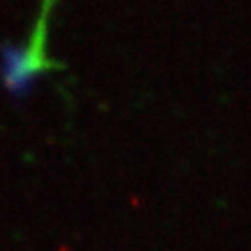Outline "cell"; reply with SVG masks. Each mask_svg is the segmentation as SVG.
I'll list each match as a JSON object with an SVG mask.
<instances>
[{
	"mask_svg": "<svg viewBox=\"0 0 251 251\" xmlns=\"http://www.w3.org/2000/svg\"><path fill=\"white\" fill-rule=\"evenodd\" d=\"M54 6V0H43L41 17L32 34L30 43L21 49H6L2 58V78L13 95H25L39 75L47 69H52L54 63L45 56V37L49 11Z\"/></svg>",
	"mask_w": 251,
	"mask_h": 251,
	"instance_id": "obj_1",
	"label": "cell"
}]
</instances>
